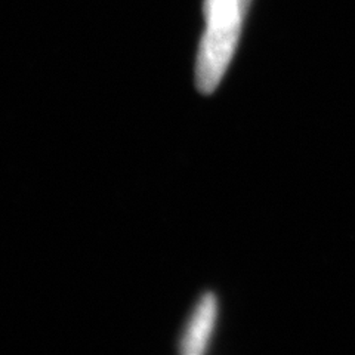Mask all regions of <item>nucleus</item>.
Returning <instances> with one entry per match:
<instances>
[{
  "label": "nucleus",
  "instance_id": "f257e3e1",
  "mask_svg": "<svg viewBox=\"0 0 355 355\" xmlns=\"http://www.w3.org/2000/svg\"><path fill=\"white\" fill-rule=\"evenodd\" d=\"M252 0H205L206 28L196 60V86L212 94L234 58L244 18Z\"/></svg>",
  "mask_w": 355,
  "mask_h": 355
},
{
  "label": "nucleus",
  "instance_id": "f03ea898",
  "mask_svg": "<svg viewBox=\"0 0 355 355\" xmlns=\"http://www.w3.org/2000/svg\"><path fill=\"white\" fill-rule=\"evenodd\" d=\"M218 314L219 301L215 293L209 292L198 299L180 339V351L184 355H202L207 351L215 331Z\"/></svg>",
  "mask_w": 355,
  "mask_h": 355
}]
</instances>
